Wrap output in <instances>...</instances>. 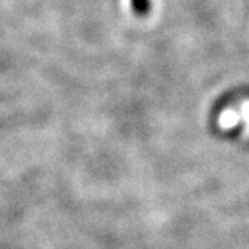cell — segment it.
I'll list each match as a JSON object with an SVG mask.
<instances>
[{"mask_svg":"<svg viewBox=\"0 0 249 249\" xmlns=\"http://www.w3.org/2000/svg\"><path fill=\"white\" fill-rule=\"evenodd\" d=\"M132 10L137 17H145L151 11V1L150 0H130Z\"/></svg>","mask_w":249,"mask_h":249,"instance_id":"6da1fadb","label":"cell"}]
</instances>
